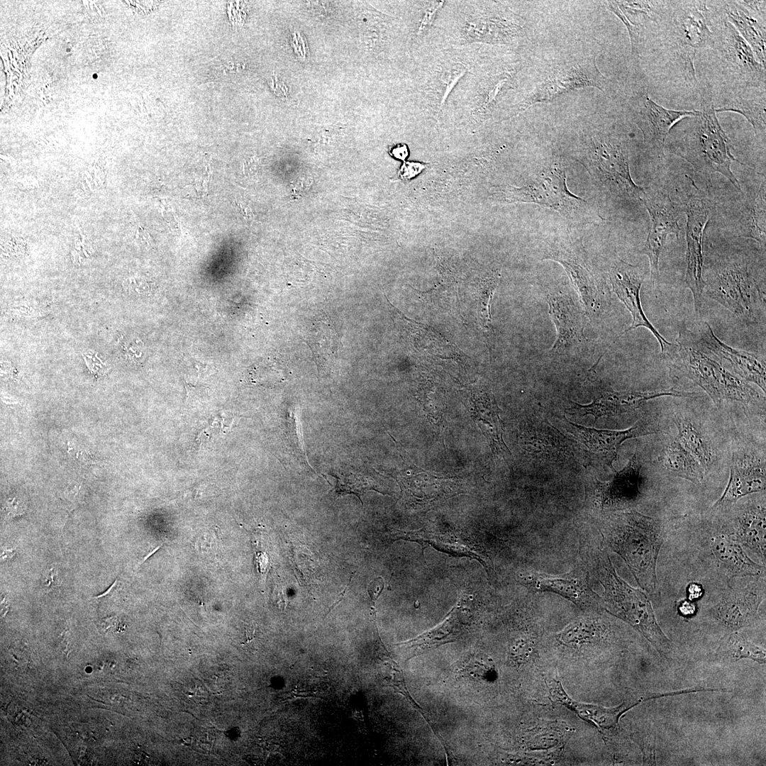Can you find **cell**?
I'll use <instances>...</instances> for the list:
<instances>
[{"mask_svg": "<svg viewBox=\"0 0 766 766\" xmlns=\"http://www.w3.org/2000/svg\"><path fill=\"white\" fill-rule=\"evenodd\" d=\"M698 92L700 110L696 115L682 118L673 126L665 148L688 162L696 173L722 174L743 193L731 165L734 162L745 165L732 153L733 145L717 118L710 86L699 87Z\"/></svg>", "mask_w": 766, "mask_h": 766, "instance_id": "1", "label": "cell"}, {"mask_svg": "<svg viewBox=\"0 0 766 766\" xmlns=\"http://www.w3.org/2000/svg\"><path fill=\"white\" fill-rule=\"evenodd\" d=\"M595 523L602 545L624 560L642 589L657 593V562L667 532L664 522L631 508L600 513Z\"/></svg>", "mask_w": 766, "mask_h": 766, "instance_id": "2", "label": "cell"}, {"mask_svg": "<svg viewBox=\"0 0 766 766\" xmlns=\"http://www.w3.org/2000/svg\"><path fill=\"white\" fill-rule=\"evenodd\" d=\"M579 534V561L602 586L604 610L629 623L660 653L668 650L670 640L657 623L651 601L643 589L633 587L618 574L602 543L596 545Z\"/></svg>", "mask_w": 766, "mask_h": 766, "instance_id": "3", "label": "cell"}, {"mask_svg": "<svg viewBox=\"0 0 766 766\" xmlns=\"http://www.w3.org/2000/svg\"><path fill=\"white\" fill-rule=\"evenodd\" d=\"M653 40L659 43L672 75L685 87L698 91L696 55L714 47L707 1H670Z\"/></svg>", "mask_w": 766, "mask_h": 766, "instance_id": "4", "label": "cell"}, {"mask_svg": "<svg viewBox=\"0 0 766 766\" xmlns=\"http://www.w3.org/2000/svg\"><path fill=\"white\" fill-rule=\"evenodd\" d=\"M676 340L677 344L667 353H672L675 370L699 386L717 407L724 400L748 405L760 399L759 393L745 380L727 370L700 348L689 330L682 329Z\"/></svg>", "mask_w": 766, "mask_h": 766, "instance_id": "5", "label": "cell"}, {"mask_svg": "<svg viewBox=\"0 0 766 766\" xmlns=\"http://www.w3.org/2000/svg\"><path fill=\"white\" fill-rule=\"evenodd\" d=\"M705 275L704 289L711 299L742 319L755 320L762 296L745 256H726Z\"/></svg>", "mask_w": 766, "mask_h": 766, "instance_id": "6", "label": "cell"}, {"mask_svg": "<svg viewBox=\"0 0 766 766\" xmlns=\"http://www.w3.org/2000/svg\"><path fill=\"white\" fill-rule=\"evenodd\" d=\"M709 19L713 50L738 88H765L766 67L758 62L748 43L733 25L710 9Z\"/></svg>", "mask_w": 766, "mask_h": 766, "instance_id": "7", "label": "cell"}, {"mask_svg": "<svg viewBox=\"0 0 766 766\" xmlns=\"http://www.w3.org/2000/svg\"><path fill=\"white\" fill-rule=\"evenodd\" d=\"M516 579L531 593H555L584 611L604 610L603 599L592 589L589 574L579 560L572 570L562 574L526 570L518 572Z\"/></svg>", "mask_w": 766, "mask_h": 766, "instance_id": "8", "label": "cell"}, {"mask_svg": "<svg viewBox=\"0 0 766 766\" xmlns=\"http://www.w3.org/2000/svg\"><path fill=\"white\" fill-rule=\"evenodd\" d=\"M696 191L687 197L684 206L687 216V270L684 282L692 294L694 310L699 313L702 306L705 287L703 272L704 235L711 215L712 202L705 197H701L698 188Z\"/></svg>", "mask_w": 766, "mask_h": 766, "instance_id": "9", "label": "cell"}, {"mask_svg": "<svg viewBox=\"0 0 766 766\" xmlns=\"http://www.w3.org/2000/svg\"><path fill=\"white\" fill-rule=\"evenodd\" d=\"M640 470L635 453L622 470L614 471L609 480L591 481L586 488L587 500L599 514L631 509L642 496Z\"/></svg>", "mask_w": 766, "mask_h": 766, "instance_id": "10", "label": "cell"}, {"mask_svg": "<svg viewBox=\"0 0 766 766\" xmlns=\"http://www.w3.org/2000/svg\"><path fill=\"white\" fill-rule=\"evenodd\" d=\"M544 258L562 265L579 294L588 316H597L603 311L606 302L605 292L582 248L569 243L560 244L549 249Z\"/></svg>", "mask_w": 766, "mask_h": 766, "instance_id": "11", "label": "cell"}, {"mask_svg": "<svg viewBox=\"0 0 766 766\" xmlns=\"http://www.w3.org/2000/svg\"><path fill=\"white\" fill-rule=\"evenodd\" d=\"M504 200L509 202L534 203L570 216L574 210L587 203L572 194L566 185L565 171L550 167L537 180L522 187H511L503 191Z\"/></svg>", "mask_w": 766, "mask_h": 766, "instance_id": "12", "label": "cell"}, {"mask_svg": "<svg viewBox=\"0 0 766 766\" xmlns=\"http://www.w3.org/2000/svg\"><path fill=\"white\" fill-rule=\"evenodd\" d=\"M594 167L598 180L621 198L643 202L645 191L633 180L626 149L618 140L594 143Z\"/></svg>", "mask_w": 766, "mask_h": 766, "instance_id": "13", "label": "cell"}, {"mask_svg": "<svg viewBox=\"0 0 766 766\" xmlns=\"http://www.w3.org/2000/svg\"><path fill=\"white\" fill-rule=\"evenodd\" d=\"M520 443L527 452L546 460L574 462L587 466L590 454L580 444L565 436L547 420H535L525 425Z\"/></svg>", "mask_w": 766, "mask_h": 766, "instance_id": "14", "label": "cell"}, {"mask_svg": "<svg viewBox=\"0 0 766 766\" xmlns=\"http://www.w3.org/2000/svg\"><path fill=\"white\" fill-rule=\"evenodd\" d=\"M670 1H609V9L626 26L631 55L639 59L660 28Z\"/></svg>", "mask_w": 766, "mask_h": 766, "instance_id": "15", "label": "cell"}, {"mask_svg": "<svg viewBox=\"0 0 766 766\" xmlns=\"http://www.w3.org/2000/svg\"><path fill=\"white\" fill-rule=\"evenodd\" d=\"M549 314L557 330V338L550 352L559 355L579 352L586 344L584 328L587 313L573 296L562 291L546 297Z\"/></svg>", "mask_w": 766, "mask_h": 766, "instance_id": "16", "label": "cell"}, {"mask_svg": "<svg viewBox=\"0 0 766 766\" xmlns=\"http://www.w3.org/2000/svg\"><path fill=\"white\" fill-rule=\"evenodd\" d=\"M714 13L736 29L753 50L758 62L766 67L765 1H710Z\"/></svg>", "mask_w": 766, "mask_h": 766, "instance_id": "17", "label": "cell"}, {"mask_svg": "<svg viewBox=\"0 0 766 766\" xmlns=\"http://www.w3.org/2000/svg\"><path fill=\"white\" fill-rule=\"evenodd\" d=\"M643 202L648 211L651 223L647 239L640 252L648 257L650 278L654 284L659 277L660 256L667 235L675 234L679 238L681 209L669 195L660 192L650 195L647 194Z\"/></svg>", "mask_w": 766, "mask_h": 766, "instance_id": "18", "label": "cell"}, {"mask_svg": "<svg viewBox=\"0 0 766 766\" xmlns=\"http://www.w3.org/2000/svg\"><path fill=\"white\" fill-rule=\"evenodd\" d=\"M633 111L634 123L640 130L647 152L655 159L665 156V147L669 133L681 119L694 116L698 110H673L654 101L648 94L637 99Z\"/></svg>", "mask_w": 766, "mask_h": 766, "instance_id": "19", "label": "cell"}, {"mask_svg": "<svg viewBox=\"0 0 766 766\" xmlns=\"http://www.w3.org/2000/svg\"><path fill=\"white\" fill-rule=\"evenodd\" d=\"M608 273L614 292L626 306L633 318L631 326L623 333L638 327L646 328L656 338L661 352L664 354L669 353L675 344L667 341L657 331L642 308L640 291L645 278L643 270L638 265L629 264L617 257L611 262Z\"/></svg>", "mask_w": 766, "mask_h": 766, "instance_id": "20", "label": "cell"}, {"mask_svg": "<svg viewBox=\"0 0 766 766\" xmlns=\"http://www.w3.org/2000/svg\"><path fill=\"white\" fill-rule=\"evenodd\" d=\"M564 428L579 443L596 455L606 465L613 469L618 451L628 439L653 434L657 430L648 421L640 419L633 426L625 430L597 429L585 427L570 421L563 416Z\"/></svg>", "mask_w": 766, "mask_h": 766, "instance_id": "21", "label": "cell"}, {"mask_svg": "<svg viewBox=\"0 0 766 766\" xmlns=\"http://www.w3.org/2000/svg\"><path fill=\"white\" fill-rule=\"evenodd\" d=\"M694 341L704 351L717 358L728 361L738 377L746 382L757 385L766 391L765 362L757 355L732 348L722 342L714 333L710 325L701 321L694 334L689 331Z\"/></svg>", "mask_w": 766, "mask_h": 766, "instance_id": "22", "label": "cell"}, {"mask_svg": "<svg viewBox=\"0 0 766 766\" xmlns=\"http://www.w3.org/2000/svg\"><path fill=\"white\" fill-rule=\"evenodd\" d=\"M694 392L677 390L673 388L653 391H606L589 404L582 405L572 401L570 413L584 416L590 414L594 421L604 416H616L630 413L638 409L645 403L662 396L692 397Z\"/></svg>", "mask_w": 766, "mask_h": 766, "instance_id": "23", "label": "cell"}, {"mask_svg": "<svg viewBox=\"0 0 766 766\" xmlns=\"http://www.w3.org/2000/svg\"><path fill=\"white\" fill-rule=\"evenodd\" d=\"M765 457L748 452L734 453L730 464L728 482L712 509H722L743 496L765 491Z\"/></svg>", "mask_w": 766, "mask_h": 766, "instance_id": "24", "label": "cell"}, {"mask_svg": "<svg viewBox=\"0 0 766 766\" xmlns=\"http://www.w3.org/2000/svg\"><path fill=\"white\" fill-rule=\"evenodd\" d=\"M765 596V584L755 579L726 592L714 607V615L728 628L739 629L751 623Z\"/></svg>", "mask_w": 766, "mask_h": 766, "instance_id": "25", "label": "cell"}, {"mask_svg": "<svg viewBox=\"0 0 766 766\" xmlns=\"http://www.w3.org/2000/svg\"><path fill=\"white\" fill-rule=\"evenodd\" d=\"M551 699L574 712L582 718L594 723L604 733H614L618 728L621 716L632 707L644 700L653 698L651 693L638 696L633 701H628L618 706L606 708L594 704H584L572 699L564 690L560 681L550 679L547 682Z\"/></svg>", "mask_w": 766, "mask_h": 766, "instance_id": "26", "label": "cell"}, {"mask_svg": "<svg viewBox=\"0 0 766 766\" xmlns=\"http://www.w3.org/2000/svg\"><path fill=\"white\" fill-rule=\"evenodd\" d=\"M404 466L392 474L401 489L404 500L409 504L422 506L448 495L453 490L450 486L453 481L448 477H440L417 467L406 460L403 455Z\"/></svg>", "mask_w": 766, "mask_h": 766, "instance_id": "27", "label": "cell"}, {"mask_svg": "<svg viewBox=\"0 0 766 766\" xmlns=\"http://www.w3.org/2000/svg\"><path fill=\"white\" fill-rule=\"evenodd\" d=\"M396 538H403L418 543L423 548L426 545H431L437 550L452 554L455 556H466L478 560L484 567L489 577L494 573L492 562L483 547L474 541L471 542L459 532H432L421 530L413 532H399L396 533Z\"/></svg>", "mask_w": 766, "mask_h": 766, "instance_id": "28", "label": "cell"}, {"mask_svg": "<svg viewBox=\"0 0 766 766\" xmlns=\"http://www.w3.org/2000/svg\"><path fill=\"white\" fill-rule=\"evenodd\" d=\"M469 401L472 418L487 438L494 455L504 459L511 457L503 440L500 410L492 392L486 387L475 389Z\"/></svg>", "mask_w": 766, "mask_h": 766, "instance_id": "29", "label": "cell"}, {"mask_svg": "<svg viewBox=\"0 0 766 766\" xmlns=\"http://www.w3.org/2000/svg\"><path fill=\"white\" fill-rule=\"evenodd\" d=\"M741 545L750 549L762 563L766 562L765 504H752L737 516L734 535H731Z\"/></svg>", "mask_w": 766, "mask_h": 766, "instance_id": "30", "label": "cell"}, {"mask_svg": "<svg viewBox=\"0 0 766 766\" xmlns=\"http://www.w3.org/2000/svg\"><path fill=\"white\" fill-rule=\"evenodd\" d=\"M711 548L719 565L735 577H757L765 570V566L751 560L731 535H715L711 539Z\"/></svg>", "mask_w": 766, "mask_h": 766, "instance_id": "31", "label": "cell"}, {"mask_svg": "<svg viewBox=\"0 0 766 766\" xmlns=\"http://www.w3.org/2000/svg\"><path fill=\"white\" fill-rule=\"evenodd\" d=\"M765 88H738L736 94L716 112L731 111L743 116L751 124L755 135L765 142L766 135Z\"/></svg>", "mask_w": 766, "mask_h": 766, "instance_id": "32", "label": "cell"}, {"mask_svg": "<svg viewBox=\"0 0 766 766\" xmlns=\"http://www.w3.org/2000/svg\"><path fill=\"white\" fill-rule=\"evenodd\" d=\"M305 339L318 371L328 367L336 357L340 348V338L333 322L326 313H321L311 321Z\"/></svg>", "mask_w": 766, "mask_h": 766, "instance_id": "33", "label": "cell"}, {"mask_svg": "<svg viewBox=\"0 0 766 766\" xmlns=\"http://www.w3.org/2000/svg\"><path fill=\"white\" fill-rule=\"evenodd\" d=\"M674 423L677 431L678 442L699 462L704 471L708 470L716 460L711 443L700 426L689 418L677 416Z\"/></svg>", "mask_w": 766, "mask_h": 766, "instance_id": "34", "label": "cell"}, {"mask_svg": "<svg viewBox=\"0 0 766 766\" xmlns=\"http://www.w3.org/2000/svg\"><path fill=\"white\" fill-rule=\"evenodd\" d=\"M658 460L666 470L694 484L704 480V470L677 439L662 450Z\"/></svg>", "mask_w": 766, "mask_h": 766, "instance_id": "35", "label": "cell"}, {"mask_svg": "<svg viewBox=\"0 0 766 766\" xmlns=\"http://www.w3.org/2000/svg\"><path fill=\"white\" fill-rule=\"evenodd\" d=\"M765 179L762 181L755 196L750 201L740 220V235L765 245Z\"/></svg>", "mask_w": 766, "mask_h": 766, "instance_id": "36", "label": "cell"}, {"mask_svg": "<svg viewBox=\"0 0 766 766\" xmlns=\"http://www.w3.org/2000/svg\"><path fill=\"white\" fill-rule=\"evenodd\" d=\"M458 610L457 608L453 609L441 625L404 644H408L409 648L415 650H420L455 640L464 628Z\"/></svg>", "mask_w": 766, "mask_h": 766, "instance_id": "37", "label": "cell"}, {"mask_svg": "<svg viewBox=\"0 0 766 766\" xmlns=\"http://www.w3.org/2000/svg\"><path fill=\"white\" fill-rule=\"evenodd\" d=\"M499 277L498 271L491 272L479 282L476 291L477 318L484 332L487 335L492 331L491 301Z\"/></svg>", "mask_w": 766, "mask_h": 766, "instance_id": "38", "label": "cell"}, {"mask_svg": "<svg viewBox=\"0 0 766 766\" xmlns=\"http://www.w3.org/2000/svg\"><path fill=\"white\" fill-rule=\"evenodd\" d=\"M337 482L333 489V494L339 497L346 494H355L362 504L361 496L365 492L373 490L381 493L377 488L375 481L370 477L358 472H342L334 475ZM382 494V493H381Z\"/></svg>", "mask_w": 766, "mask_h": 766, "instance_id": "39", "label": "cell"}, {"mask_svg": "<svg viewBox=\"0 0 766 766\" xmlns=\"http://www.w3.org/2000/svg\"><path fill=\"white\" fill-rule=\"evenodd\" d=\"M727 648L729 654H731L736 660L747 657L760 663L765 662V649L755 645L739 635L733 634L730 636Z\"/></svg>", "mask_w": 766, "mask_h": 766, "instance_id": "40", "label": "cell"}, {"mask_svg": "<svg viewBox=\"0 0 766 766\" xmlns=\"http://www.w3.org/2000/svg\"><path fill=\"white\" fill-rule=\"evenodd\" d=\"M511 80V75L508 73L498 74L492 79L483 91L482 100L479 101L475 111L485 112L494 104L496 98L504 90L507 84Z\"/></svg>", "mask_w": 766, "mask_h": 766, "instance_id": "41", "label": "cell"}, {"mask_svg": "<svg viewBox=\"0 0 766 766\" xmlns=\"http://www.w3.org/2000/svg\"><path fill=\"white\" fill-rule=\"evenodd\" d=\"M467 68L460 63H454L445 67L441 74L440 82L443 89L438 104V111H440L450 93L454 89L459 80L465 75Z\"/></svg>", "mask_w": 766, "mask_h": 766, "instance_id": "42", "label": "cell"}, {"mask_svg": "<svg viewBox=\"0 0 766 766\" xmlns=\"http://www.w3.org/2000/svg\"><path fill=\"white\" fill-rule=\"evenodd\" d=\"M123 284L128 293L138 296L150 295L152 291L151 282L141 277H128L123 281Z\"/></svg>", "mask_w": 766, "mask_h": 766, "instance_id": "43", "label": "cell"}, {"mask_svg": "<svg viewBox=\"0 0 766 766\" xmlns=\"http://www.w3.org/2000/svg\"><path fill=\"white\" fill-rule=\"evenodd\" d=\"M444 3L445 1H430L421 17L417 30V35L423 33L432 26L437 13L443 7Z\"/></svg>", "mask_w": 766, "mask_h": 766, "instance_id": "44", "label": "cell"}, {"mask_svg": "<svg viewBox=\"0 0 766 766\" xmlns=\"http://www.w3.org/2000/svg\"><path fill=\"white\" fill-rule=\"evenodd\" d=\"M428 165L422 162L404 161L398 171V177L403 182L410 181L420 174Z\"/></svg>", "mask_w": 766, "mask_h": 766, "instance_id": "45", "label": "cell"}, {"mask_svg": "<svg viewBox=\"0 0 766 766\" xmlns=\"http://www.w3.org/2000/svg\"><path fill=\"white\" fill-rule=\"evenodd\" d=\"M384 588V580L382 577H377L370 583L367 588L368 594L373 604L381 594Z\"/></svg>", "mask_w": 766, "mask_h": 766, "instance_id": "46", "label": "cell"}, {"mask_svg": "<svg viewBox=\"0 0 766 766\" xmlns=\"http://www.w3.org/2000/svg\"><path fill=\"white\" fill-rule=\"evenodd\" d=\"M389 153L393 157L404 162L409 155V150L406 144L399 143L391 147Z\"/></svg>", "mask_w": 766, "mask_h": 766, "instance_id": "47", "label": "cell"}, {"mask_svg": "<svg viewBox=\"0 0 766 766\" xmlns=\"http://www.w3.org/2000/svg\"><path fill=\"white\" fill-rule=\"evenodd\" d=\"M678 609L683 616H689L694 614L696 606L692 600H684L679 604Z\"/></svg>", "mask_w": 766, "mask_h": 766, "instance_id": "48", "label": "cell"}, {"mask_svg": "<svg viewBox=\"0 0 766 766\" xmlns=\"http://www.w3.org/2000/svg\"><path fill=\"white\" fill-rule=\"evenodd\" d=\"M687 593L689 600L699 598L702 593V587L697 583H691L687 588Z\"/></svg>", "mask_w": 766, "mask_h": 766, "instance_id": "49", "label": "cell"}, {"mask_svg": "<svg viewBox=\"0 0 766 766\" xmlns=\"http://www.w3.org/2000/svg\"><path fill=\"white\" fill-rule=\"evenodd\" d=\"M76 456L79 461L86 464H94L96 462V460L92 455L83 450L78 452Z\"/></svg>", "mask_w": 766, "mask_h": 766, "instance_id": "50", "label": "cell"}, {"mask_svg": "<svg viewBox=\"0 0 766 766\" xmlns=\"http://www.w3.org/2000/svg\"><path fill=\"white\" fill-rule=\"evenodd\" d=\"M255 638V629L245 628V640L241 643V645H244Z\"/></svg>", "mask_w": 766, "mask_h": 766, "instance_id": "51", "label": "cell"}, {"mask_svg": "<svg viewBox=\"0 0 766 766\" xmlns=\"http://www.w3.org/2000/svg\"><path fill=\"white\" fill-rule=\"evenodd\" d=\"M52 569H51L50 571V580H48V587H56L59 584V582L57 579L56 575L55 573H52Z\"/></svg>", "mask_w": 766, "mask_h": 766, "instance_id": "52", "label": "cell"}, {"mask_svg": "<svg viewBox=\"0 0 766 766\" xmlns=\"http://www.w3.org/2000/svg\"><path fill=\"white\" fill-rule=\"evenodd\" d=\"M13 555H15L14 550H8L3 552L1 557L3 560H5L9 558V557H11Z\"/></svg>", "mask_w": 766, "mask_h": 766, "instance_id": "53", "label": "cell"}, {"mask_svg": "<svg viewBox=\"0 0 766 766\" xmlns=\"http://www.w3.org/2000/svg\"><path fill=\"white\" fill-rule=\"evenodd\" d=\"M117 580H118V579H116V581L114 582V583H113V584H112V585H111V587H109V589H107V590H106V592H105L104 593H103V594H100V595H98V596H95V597H96V598L102 597V596H106V595H107V594H109L111 593V592L113 591V589H114V587H115V585H116V584L117 583Z\"/></svg>", "mask_w": 766, "mask_h": 766, "instance_id": "54", "label": "cell"}, {"mask_svg": "<svg viewBox=\"0 0 766 766\" xmlns=\"http://www.w3.org/2000/svg\"><path fill=\"white\" fill-rule=\"evenodd\" d=\"M192 743V737L185 738L181 739V743L184 745L189 746Z\"/></svg>", "mask_w": 766, "mask_h": 766, "instance_id": "55", "label": "cell"}, {"mask_svg": "<svg viewBox=\"0 0 766 766\" xmlns=\"http://www.w3.org/2000/svg\"><path fill=\"white\" fill-rule=\"evenodd\" d=\"M96 77H97V75H96V74H94V75L93 74V78H95V79H96Z\"/></svg>", "mask_w": 766, "mask_h": 766, "instance_id": "56", "label": "cell"}]
</instances>
